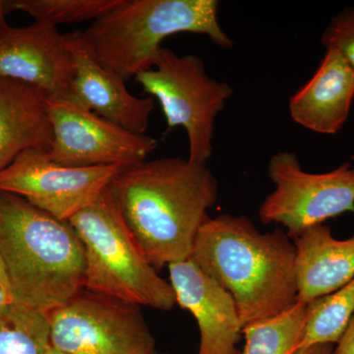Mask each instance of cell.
I'll list each match as a JSON object with an SVG mask.
<instances>
[{
    "label": "cell",
    "mask_w": 354,
    "mask_h": 354,
    "mask_svg": "<svg viewBox=\"0 0 354 354\" xmlns=\"http://www.w3.org/2000/svg\"><path fill=\"white\" fill-rule=\"evenodd\" d=\"M53 140L48 156L67 167H128L145 162L158 147L146 134H136L68 99H48Z\"/></svg>",
    "instance_id": "9c48e42d"
},
{
    "label": "cell",
    "mask_w": 354,
    "mask_h": 354,
    "mask_svg": "<svg viewBox=\"0 0 354 354\" xmlns=\"http://www.w3.org/2000/svg\"><path fill=\"white\" fill-rule=\"evenodd\" d=\"M322 44L337 50L354 70V7H346L324 30Z\"/></svg>",
    "instance_id": "44dd1931"
},
{
    "label": "cell",
    "mask_w": 354,
    "mask_h": 354,
    "mask_svg": "<svg viewBox=\"0 0 354 354\" xmlns=\"http://www.w3.org/2000/svg\"><path fill=\"white\" fill-rule=\"evenodd\" d=\"M43 354H68L64 353V351H59V349L55 348V346H50L46 348V351H44Z\"/></svg>",
    "instance_id": "4316f807"
},
{
    "label": "cell",
    "mask_w": 354,
    "mask_h": 354,
    "mask_svg": "<svg viewBox=\"0 0 354 354\" xmlns=\"http://www.w3.org/2000/svg\"><path fill=\"white\" fill-rule=\"evenodd\" d=\"M85 254L84 288L138 306L171 311V283L147 260L108 187L68 221Z\"/></svg>",
    "instance_id": "5b68a950"
},
{
    "label": "cell",
    "mask_w": 354,
    "mask_h": 354,
    "mask_svg": "<svg viewBox=\"0 0 354 354\" xmlns=\"http://www.w3.org/2000/svg\"><path fill=\"white\" fill-rule=\"evenodd\" d=\"M123 167H67L48 151L30 149L0 171V192L24 198L57 220L68 221L92 204Z\"/></svg>",
    "instance_id": "30bf717a"
},
{
    "label": "cell",
    "mask_w": 354,
    "mask_h": 354,
    "mask_svg": "<svg viewBox=\"0 0 354 354\" xmlns=\"http://www.w3.org/2000/svg\"><path fill=\"white\" fill-rule=\"evenodd\" d=\"M121 0H14L16 11L31 15L36 22L57 27L65 23H80L108 13Z\"/></svg>",
    "instance_id": "ffe728a7"
},
{
    "label": "cell",
    "mask_w": 354,
    "mask_h": 354,
    "mask_svg": "<svg viewBox=\"0 0 354 354\" xmlns=\"http://www.w3.org/2000/svg\"><path fill=\"white\" fill-rule=\"evenodd\" d=\"M74 74L71 53L55 26H0V77L29 84L48 99H68Z\"/></svg>",
    "instance_id": "8fae6325"
},
{
    "label": "cell",
    "mask_w": 354,
    "mask_h": 354,
    "mask_svg": "<svg viewBox=\"0 0 354 354\" xmlns=\"http://www.w3.org/2000/svg\"><path fill=\"white\" fill-rule=\"evenodd\" d=\"M293 243L298 304H308L354 279V235L344 241L335 239L323 223L305 230Z\"/></svg>",
    "instance_id": "9a60e30c"
},
{
    "label": "cell",
    "mask_w": 354,
    "mask_h": 354,
    "mask_svg": "<svg viewBox=\"0 0 354 354\" xmlns=\"http://www.w3.org/2000/svg\"><path fill=\"white\" fill-rule=\"evenodd\" d=\"M50 344L68 354H157L140 306L84 288L46 314Z\"/></svg>",
    "instance_id": "ba28073f"
},
{
    "label": "cell",
    "mask_w": 354,
    "mask_h": 354,
    "mask_svg": "<svg viewBox=\"0 0 354 354\" xmlns=\"http://www.w3.org/2000/svg\"><path fill=\"white\" fill-rule=\"evenodd\" d=\"M108 190L147 260L160 269L192 257L218 183L207 165L164 158L123 167Z\"/></svg>",
    "instance_id": "6da1fadb"
},
{
    "label": "cell",
    "mask_w": 354,
    "mask_h": 354,
    "mask_svg": "<svg viewBox=\"0 0 354 354\" xmlns=\"http://www.w3.org/2000/svg\"><path fill=\"white\" fill-rule=\"evenodd\" d=\"M146 94L156 97L167 131L181 127L188 138V160L207 165L213 155L216 116L234 93L227 82L212 79L201 58L179 57L162 46L153 68L135 77Z\"/></svg>",
    "instance_id": "8992f818"
},
{
    "label": "cell",
    "mask_w": 354,
    "mask_h": 354,
    "mask_svg": "<svg viewBox=\"0 0 354 354\" xmlns=\"http://www.w3.org/2000/svg\"><path fill=\"white\" fill-rule=\"evenodd\" d=\"M306 307V322L297 349L321 344L335 346L354 315V279L339 290L317 298Z\"/></svg>",
    "instance_id": "e0dca14e"
},
{
    "label": "cell",
    "mask_w": 354,
    "mask_h": 354,
    "mask_svg": "<svg viewBox=\"0 0 354 354\" xmlns=\"http://www.w3.org/2000/svg\"><path fill=\"white\" fill-rule=\"evenodd\" d=\"M0 257L14 302L50 313L84 290L85 254L68 221L0 192Z\"/></svg>",
    "instance_id": "3957f363"
},
{
    "label": "cell",
    "mask_w": 354,
    "mask_h": 354,
    "mask_svg": "<svg viewBox=\"0 0 354 354\" xmlns=\"http://www.w3.org/2000/svg\"><path fill=\"white\" fill-rule=\"evenodd\" d=\"M334 344H321L309 348L297 349L292 354H334Z\"/></svg>",
    "instance_id": "603a6c76"
},
{
    "label": "cell",
    "mask_w": 354,
    "mask_h": 354,
    "mask_svg": "<svg viewBox=\"0 0 354 354\" xmlns=\"http://www.w3.org/2000/svg\"><path fill=\"white\" fill-rule=\"evenodd\" d=\"M48 99L34 86L0 77V171L26 150L50 151Z\"/></svg>",
    "instance_id": "2e32d148"
},
{
    "label": "cell",
    "mask_w": 354,
    "mask_h": 354,
    "mask_svg": "<svg viewBox=\"0 0 354 354\" xmlns=\"http://www.w3.org/2000/svg\"><path fill=\"white\" fill-rule=\"evenodd\" d=\"M334 354H354V315L334 349Z\"/></svg>",
    "instance_id": "7402d4cb"
},
{
    "label": "cell",
    "mask_w": 354,
    "mask_h": 354,
    "mask_svg": "<svg viewBox=\"0 0 354 354\" xmlns=\"http://www.w3.org/2000/svg\"><path fill=\"white\" fill-rule=\"evenodd\" d=\"M157 354H160V353H157Z\"/></svg>",
    "instance_id": "f1b7e54d"
},
{
    "label": "cell",
    "mask_w": 354,
    "mask_h": 354,
    "mask_svg": "<svg viewBox=\"0 0 354 354\" xmlns=\"http://www.w3.org/2000/svg\"><path fill=\"white\" fill-rule=\"evenodd\" d=\"M0 281H1V283H3L9 290H10V286H9L8 278H7L6 268H4V264L3 262H2L1 257H0ZM11 295H12V293H11Z\"/></svg>",
    "instance_id": "484cf974"
},
{
    "label": "cell",
    "mask_w": 354,
    "mask_h": 354,
    "mask_svg": "<svg viewBox=\"0 0 354 354\" xmlns=\"http://www.w3.org/2000/svg\"><path fill=\"white\" fill-rule=\"evenodd\" d=\"M13 304L14 299L11 291L0 281V313Z\"/></svg>",
    "instance_id": "cb8c5ba5"
},
{
    "label": "cell",
    "mask_w": 354,
    "mask_h": 354,
    "mask_svg": "<svg viewBox=\"0 0 354 354\" xmlns=\"http://www.w3.org/2000/svg\"><path fill=\"white\" fill-rule=\"evenodd\" d=\"M64 38L74 62L68 100L128 131L145 134L153 109L152 97L140 99L130 94L125 81L90 50L82 31L65 34Z\"/></svg>",
    "instance_id": "7c38bea8"
},
{
    "label": "cell",
    "mask_w": 354,
    "mask_h": 354,
    "mask_svg": "<svg viewBox=\"0 0 354 354\" xmlns=\"http://www.w3.org/2000/svg\"><path fill=\"white\" fill-rule=\"evenodd\" d=\"M354 101V70L327 48L313 76L290 99L291 120L318 133L334 135L344 127Z\"/></svg>",
    "instance_id": "5bb4252c"
},
{
    "label": "cell",
    "mask_w": 354,
    "mask_h": 354,
    "mask_svg": "<svg viewBox=\"0 0 354 354\" xmlns=\"http://www.w3.org/2000/svg\"><path fill=\"white\" fill-rule=\"evenodd\" d=\"M218 6L216 0H121L82 37L97 60L127 81L153 69L162 41L178 32L232 48L234 41L218 22Z\"/></svg>",
    "instance_id": "277c9868"
},
{
    "label": "cell",
    "mask_w": 354,
    "mask_h": 354,
    "mask_svg": "<svg viewBox=\"0 0 354 354\" xmlns=\"http://www.w3.org/2000/svg\"><path fill=\"white\" fill-rule=\"evenodd\" d=\"M169 283L176 304L196 319L200 330L198 354H241L239 311L232 295L191 257L169 265Z\"/></svg>",
    "instance_id": "4fadbf2b"
},
{
    "label": "cell",
    "mask_w": 354,
    "mask_h": 354,
    "mask_svg": "<svg viewBox=\"0 0 354 354\" xmlns=\"http://www.w3.org/2000/svg\"><path fill=\"white\" fill-rule=\"evenodd\" d=\"M15 10L14 0H0V26L6 24V15Z\"/></svg>",
    "instance_id": "d4e9b609"
},
{
    "label": "cell",
    "mask_w": 354,
    "mask_h": 354,
    "mask_svg": "<svg viewBox=\"0 0 354 354\" xmlns=\"http://www.w3.org/2000/svg\"><path fill=\"white\" fill-rule=\"evenodd\" d=\"M268 174L274 190L266 197L258 215L264 225H283L292 241L310 227L354 213L351 162L324 174H311L302 169L295 153L283 151L270 158Z\"/></svg>",
    "instance_id": "52a82bcc"
},
{
    "label": "cell",
    "mask_w": 354,
    "mask_h": 354,
    "mask_svg": "<svg viewBox=\"0 0 354 354\" xmlns=\"http://www.w3.org/2000/svg\"><path fill=\"white\" fill-rule=\"evenodd\" d=\"M306 316V305L297 302L279 315L246 326L242 329L245 346L241 354L295 353L301 339Z\"/></svg>",
    "instance_id": "ac0fdd59"
},
{
    "label": "cell",
    "mask_w": 354,
    "mask_h": 354,
    "mask_svg": "<svg viewBox=\"0 0 354 354\" xmlns=\"http://www.w3.org/2000/svg\"><path fill=\"white\" fill-rule=\"evenodd\" d=\"M192 258L232 295L242 329L297 304V250L279 228L261 232L245 216H209Z\"/></svg>",
    "instance_id": "7a4b0ae2"
},
{
    "label": "cell",
    "mask_w": 354,
    "mask_h": 354,
    "mask_svg": "<svg viewBox=\"0 0 354 354\" xmlns=\"http://www.w3.org/2000/svg\"><path fill=\"white\" fill-rule=\"evenodd\" d=\"M50 346L44 314L16 302L0 313V354H43Z\"/></svg>",
    "instance_id": "d6986e66"
},
{
    "label": "cell",
    "mask_w": 354,
    "mask_h": 354,
    "mask_svg": "<svg viewBox=\"0 0 354 354\" xmlns=\"http://www.w3.org/2000/svg\"><path fill=\"white\" fill-rule=\"evenodd\" d=\"M351 162H354V153H353V155L351 156Z\"/></svg>",
    "instance_id": "83f0119b"
}]
</instances>
